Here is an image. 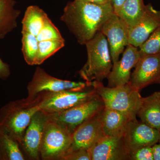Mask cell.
Segmentation results:
<instances>
[{
	"mask_svg": "<svg viewBox=\"0 0 160 160\" xmlns=\"http://www.w3.org/2000/svg\"><path fill=\"white\" fill-rule=\"evenodd\" d=\"M91 160H129L130 153L123 136H105L89 149Z\"/></svg>",
	"mask_w": 160,
	"mask_h": 160,
	"instance_id": "obj_16",
	"label": "cell"
},
{
	"mask_svg": "<svg viewBox=\"0 0 160 160\" xmlns=\"http://www.w3.org/2000/svg\"><path fill=\"white\" fill-rule=\"evenodd\" d=\"M44 92L12 101L0 109V131L16 140L19 145L32 118L41 110Z\"/></svg>",
	"mask_w": 160,
	"mask_h": 160,
	"instance_id": "obj_3",
	"label": "cell"
},
{
	"mask_svg": "<svg viewBox=\"0 0 160 160\" xmlns=\"http://www.w3.org/2000/svg\"><path fill=\"white\" fill-rule=\"evenodd\" d=\"M140 57L160 53V26L138 48Z\"/></svg>",
	"mask_w": 160,
	"mask_h": 160,
	"instance_id": "obj_23",
	"label": "cell"
},
{
	"mask_svg": "<svg viewBox=\"0 0 160 160\" xmlns=\"http://www.w3.org/2000/svg\"><path fill=\"white\" fill-rule=\"evenodd\" d=\"M22 25V52L28 65H41L65 46L58 29L38 6L27 8Z\"/></svg>",
	"mask_w": 160,
	"mask_h": 160,
	"instance_id": "obj_1",
	"label": "cell"
},
{
	"mask_svg": "<svg viewBox=\"0 0 160 160\" xmlns=\"http://www.w3.org/2000/svg\"><path fill=\"white\" fill-rule=\"evenodd\" d=\"M99 118L104 134L106 136H123L130 118L122 112L104 107L99 112Z\"/></svg>",
	"mask_w": 160,
	"mask_h": 160,
	"instance_id": "obj_18",
	"label": "cell"
},
{
	"mask_svg": "<svg viewBox=\"0 0 160 160\" xmlns=\"http://www.w3.org/2000/svg\"><path fill=\"white\" fill-rule=\"evenodd\" d=\"M72 141V134L47 118L41 142V159L61 160L69 149Z\"/></svg>",
	"mask_w": 160,
	"mask_h": 160,
	"instance_id": "obj_6",
	"label": "cell"
},
{
	"mask_svg": "<svg viewBox=\"0 0 160 160\" xmlns=\"http://www.w3.org/2000/svg\"><path fill=\"white\" fill-rule=\"evenodd\" d=\"M80 1H85V2H90L99 4H106L110 3L109 0H80Z\"/></svg>",
	"mask_w": 160,
	"mask_h": 160,
	"instance_id": "obj_29",
	"label": "cell"
},
{
	"mask_svg": "<svg viewBox=\"0 0 160 160\" xmlns=\"http://www.w3.org/2000/svg\"><path fill=\"white\" fill-rule=\"evenodd\" d=\"M87 60L79 71L86 82L93 85V82L102 83L109 75L113 63L106 37L101 31L86 43Z\"/></svg>",
	"mask_w": 160,
	"mask_h": 160,
	"instance_id": "obj_4",
	"label": "cell"
},
{
	"mask_svg": "<svg viewBox=\"0 0 160 160\" xmlns=\"http://www.w3.org/2000/svg\"><path fill=\"white\" fill-rule=\"evenodd\" d=\"M92 86L86 82L60 79L48 74L40 67H37L27 87L28 96L32 97L43 92H57L63 90L80 91Z\"/></svg>",
	"mask_w": 160,
	"mask_h": 160,
	"instance_id": "obj_9",
	"label": "cell"
},
{
	"mask_svg": "<svg viewBox=\"0 0 160 160\" xmlns=\"http://www.w3.org/2000/svg\"><path fill=\"white\" fill-rule=\"evenodd\" d=\"M47 120L46 113L40 110L32 118L22 141L20 144L23 154L29 160L41 159L40 149L45 124Z\"/></svg>",
	"mask_w": 160,
	"mask_h": 160,
	"instance_id": "obj_13",
	"label": "cell"
},
{
	"mask_svg": "<svg viewBox=\"0 0 160 160\" xmlns=\"http://www.w3.org/2000/svg\"><path fill=\"white\" fill-rule=\"evenodd\" d=\"M159 142L160 143V138Z\"/></svg>",
	"mask_w": 160,
	"mask_h": 160,
	"instance_id": "obj_31",
	"label": "cell"
},
{
	"mask_svg": "<svg viewBox=\"0 0 160 160\" xmlns=\"http://www.w3.org/2000/svg\"><path fill=\"white\" fill-rule=\"evenodd\" d=\"M10 73V66L0 58V79L4 80L7 79Z\"/></svg>",
	"mask_w": 160,
	"mask_h": 160,
	"instance_id": "obj_26",
	"label": "cell"
},
{
	"mask_svg": "<svg viewBox=\"0 0 160 160\" xmlns=\"http://www.w3.org/2000/svg\"><path fill=\"white\" fill-rule=\"evenodd\" d=\"M157 94L159 99L160 102V92H156Z\"/></svg>",
	"mask_w": 160,
	"mask_h": 160,
	"instance_id": "obj_30",
	"label": "cell"
},
{
	"mask_svg": "<svg viewBox=\"0 0 160 160\" xmlns=\"http://www.w3.org/2000/svg\"><path fill=\"white\" fill-rule=\"evenodd\" d=\"M129 83L139 92L149 85L160 84V53L140 58Z\"/></svg>",
	"mask_w": 160,
	"mask_h": 160,
	"instance_id": "obj_11",
	"label": "cell"
},
{
	"mask_svg": "<svg viewBox=\"0 0 160 160\" xmlns=\"http://www.w3.org/2000/svg\"><path fill=\"white\" fill-rule=\"evenodd\" d=\"M114 12L111 3L99 4L74 0L64 8L60 18L80 45L94 37Z\"/></svg>",
	"mask_w": 160,
	"mask_h": 160,
	"instance_id": "obj_2",
	"label": "cell"
},
{
	"mask_svg": "<svg viewBox=\"0 0 160 160\" xmlns=\"http://www.w3.org/2000/svg\"><path fill=\"white\" fill-rule=\"evenodd\" d=\"M137 116L141 122L160 131V102L156 92L142 97Z\"/></svg>",
	"mask_w": 160,
	"mask_h": 160,
	"instance_id": "obj_19",
	"label": "cell"
},
{
	"mask_svg": "<svg viewBox=\"0 0 160 160\" xmlns=\"http://www.w3.org/2000/svg\"><path fill=\"white\" fill-rule=\"evenodd\" d=\"M153 160H160V143H157L152 146Z\"/></svg>",
	"mask_w": 160,
	"mask_h": 160,
	"instance_id": "obj_27",
	"label": "cell"
},
{
	"mask_svg": "<svg viewBox=\"0 0 160 160\" xmlns=\"http://www.w3.org/2000/svg\"><path fill=\"white\" fill-rule=\"evenodd\" d=\"M25 156L17 141L0 131V160H24Z\"/></svg>",
	"mask_w": 160,
	"mask_h": 160,
	"instance_id": "obj_22",
	"label": "cell"
},
{
	"mask_svg": "<svg viewBox=\"0 0 160 160\" xmlns=\"http://www.w3.org/2000/svg\"><path fill=\"white\" fill-rule=\"evenodd\" d=\"M93 87L105 107L122 112L131 120L136 118L142 97L139 92L132 89L129 83L111 88L105 87L103 83L96 82Z\"/></svg>",
	"mask_w": 160,
	"mask_h": 160,
	"instance_id": "obj_5",
	"label": "cell"
},
{
	"mask_svg": "<svg viewBox=\"0 0 160 160\" xmlns=\"http://www.w3.org/2000/svg\"><path fill=\"white\" fill-rule=\"evenodd\" d=\"M61 160H91L89 150L78 149L67 152Z\"/></svg>",
	"mask_w": 160,
	"mask_h": 160,
	"instance_id": "obj_25",
	"label": "cell"
},
{
	"mask_svg": "<svg viewBox=\"0 0 160 160\" xmlns=\"http://www.w3.org/2000/svg\"><path fill=\"white\" fill-rule=\"evenodd\" d=\"M131 160H153L152 146H146L130 152Z\"/></svg>",
	"mask_w": 160,
	"mask_h": 160,
	"instance_id": "obj_24",
	"label": "cell"
},
{
	"mask_svg": "<svg viewBox=\"0 0 160 160\" xmlns=\"http://www.w3.org/2000/svg\"><path fill=\"white\" fill-rule=\"evenodd\" d=\"M160 26V10L155 9L151 4H148L143 16L129 29V44L139 48Z\"/></svg>",
	"mask_w": 160,
	"mask_h": 160,
	"instance_id": "obj_17",
	"label": "cell"
},
{
	"mask_svg": "<svg viewBox=\"0 0 160 160\" xmlns=\"http://www.w3.org/2000/svg\"><path fill=\"white\" fill-rule=\"evenodd\" d=\"M104 107L102 100L98 95L90 101L65 111L46 114L48 119L58 124L72 134L81 124L97 114Z\"/></svg>",
	"mask_w": 160,
	"mask_h": 160,
	"instance_id": "obj_8",
	"label": "cell"
},
{
	"mask_svg": "<svg viewBox=\"0 0 160 160\" xmlns=\"http://www.w3.org/2000/svg\"><path fill=\"white\" fill-rule=\"evenodd\" d=\"M146 9L143 0H125L116 14L125 22L129 29L143 16Z\"/></svg>",
	"mask_w": 160,
	"mask_h": 160,
	"instance_id": "obj_21",
	"label": "cell"
},
{
	"mask_svg": "<svg viewBox=\"0 0 160 160\" xmlns=\"http://www.w3.org/2000/svg\"><path fill=\"white\" fill-rule=\"evenodd\" d=\"M43 92L40 106L41 110L46 113L65 111L90 101L98 96L93 86L80 91L63 90Z\"/></svg>",
	"mask_w": 160,
	"mask_h": 160,
	"instance_id": "obj_7",
	"label": "cell"
},
{
	"mask_svg": "<svg viewBox=\"0 0 160 160\" xmlns=\"http://www.w3.org/2000/svg\"><path fill=\"white\" fill-rule=\"evenodd\" d=\"M123 140L129 153L146 146H152L159 142L160 131L134 119L126 125Z\"/></svg>",
	"mask_w": 160,
	"mask_h": 160,
	"instance_id": "obj_12",
	"label": "cell"
},
{
	"mask_svg": "<svg viewBox=\"0 0 160 160\" xmlns=\"http://www.w3.org/2000/svg\"><path fill=\"white\" fill-rule=\"evenodd\" d=\"M14 0H0V39H3L17 26L21 11L15 9Z\"/></svg>",
	"mask_w": 160,
	"mask_h": 160,
	"instance_id": "obj_20",
	"label": "cell"
},
{
	"mask_svg": "<svg viewBox=\"0 0 160 160\" xmlns=\"http://www.w3.org/2000/svg\"><path fill=\"white\" fill-rule=\"evenodd\" d=\"M100 31L108 41L112 63L116 62L125 47L129 44L128 26L117 14L113 12L104 23Z\"/></svg>",
	"mask_w": 160,
	"mask_h": 160,
	"instance_id": "obj_10",
	"label": "cell"
},
{
	"mask_svg": "<svg viewBox=\"0 0 160 160\" xmlns=\"http://www.w3.org/2000/svg\"><path fill=\"white\" fill-rule=\"evenodd\" d=\"M99 112L89 118L76 129L72 133L71 146L66 153L78 149L89 150L106 136L100 121Z\"/></svg>",
	"mask_w": 160,
	"mask_h": 160,
	"instance_id": "obj_14",
	"label": "cell"
},
{
	"mask_svg": "<svg viewBox=\"0 0 160 160\" xmlns=\"http://www.w3.org/2000/svg\"><path fill=\"white\" fill-rule=\"evenodd\" d=\"M114 13L117 12L125 0H109Z\"/></svg>",
	"mask_w": 160,
	"mask_h": 160,
	"instance_id": "obj_28",
	"label": "cell"
},
{
	"mask_svg": "<svg viewBox=\"0 0 160 160\" xmlns=\"http://www.w3.org/2000/svg\"><path fill=\"white\" fill-rule=\"evenodd\" d=\"M140 58L138 48L128 44L120 60L113 63L107 79L108 87H115L129 83L131 70L135 67Z\"/></svg>",
	"mask_w": 160,
	"mask_h": 160,
	"instance_id": "obj_15",
	"label": "cell"
}]
</instances>
